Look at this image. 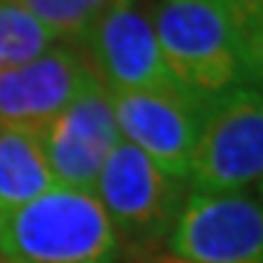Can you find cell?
<instances>
[{
    "mask_svg": "<svg viewBox=\"0 0 263 263\" xmlns=\"http://www.w3.org/2000/svg\"><path fill=\"white\" fill-rule=\"evenodd\" d=\"M184 187V181L167 176L143 152L120 141L100 170L94 196L117 237L141 246L170 237L173 222L187 199Z\"/></svg>",
    "mask_w": 263,
    "mask_h": 263,
    "instance_id": "4",
    "label": "cell"
},
{
    "mask_svg": "<svg viewBox=\"0 0 263 263\" xmlns=\"http://www.w3.org/2000/svg\"><path fill=\"white\" fill-rule=\"evenodd\" d=\"M155 263H187V260H179V257L170 254V257H161V260H155Z\"/></svg>",
    "mask_w": 263,
    "mask_h": 263,
    "instance_id": "15",
    "label": "cell"
},
{
    "mask_svg": "<svg viewBox=\"0 0 263 263\" xmlns=\"http://www.w3.org/2000/svg\"><path fill=\"white\" fill-rule=\"evenodd\" d=\"M56 35V41L79 47L88 29L111 9L117 0H15Z\"/></svg>",
    "mask_w": 263,
    "mask_h": 263,
    "instance_id": "12",
    "label": "cell"
},
{
    "mask_svg": "<svg viewBox=\"0 0 263 263\" xmlns=\"http://www.w3.org/2000/svg\"><path fill=\"white\" fill-rule=\"evenodd\" d=\"M216 6L226 12L240 38L263 21V0H216Z\"/></svg>",
    "mask_w": 263,
    "mask_h": 263,
    "instance_id": "13",
    "label": "cell"
},
{
    "mask_svg": "<svg viewBox=\"0 0 263 263\" xmlns=\"http://www.w3.org/2000/svg\"><path fill=\"white\" fill-rule=\"evenodd\" d=\"M59 44L41 21H35L21 3L0 0V70L18 67Z\"/></svg>",
    "mask_w": 263,
    "mask_h": 263,
    "instance_id": "11",
    "label": "cell"
},
{
    "mask_svg": "<svg viewBox=\"0 0 263 263\" xmlns=\"http://www.w3.org/2000/svg\"><path fill=\"white\" fill-rule=\"evenodd\" d=\"M108 97L120 141L143 152L167 176L179 181L187 179L190 152L196 143L205 105H199L173 85Z\"/></svg>",
    "mask_w": 263,
    "mask_h": 263,
    "instance_id": "8",
    "label": "cell"
},
{
    "mask_svg": "<svg viewBox=\"0 0 263 263\" xmlns=\"http://www.w3.org/2000/svg\"><path fill=\"white\" fill-rule=\"evenodd\" d=\"M79 50L108 94L173 85L161 59L146 0H117L88 29Z\"/></svg>",
    "mask_w": 263,
    "mask_h": 263,
    "instance_id": "6",
    "label": "cell"
},
{
    "mask_svg": "<svg viewBox=\"0 0 263 263\" xmlns=\"http://www.w3.org/2000/svg\"><path fill=\"white\" fill-rule=\"evenodd\" d=\"M120 237L88 190L53 184L27 205L0 211L6 263H114Z\"/></svg>",
    "mask_w": 263,
    "mask_h": 263,
    "instance_id": "1",
    "label": "cell"
},
{
    "mask_svg": "<svg viewBox=\"0 0 263 263\" xmlns=\"http://www.w3.org/2000/svg\"><path fill=\"white\" fill-rule=\"evenodd\" d=\"M263 181V91L240 85L205 105L190 152L193 193H246Z\"/></svg>",
    "mask_w": 263,
    "mask_h": 263,
    "instance_id": "3",
    "label": "cell"
},
{
    "mask_svg": "<svg viewBox=\"0 0 263 263\" xmlns=\"http://www.w3.org/2000/svg\"><path fill=\"white\" fill-rule=\"evenodd\" d=\"M38 141L56 184L94 193L105 158L120 143L111 97L97 76L38 132Z\"/></svg>",
    "mask_w": 263,
    "mask_h": 263,
    "instance_id": "7",
    "label": "cell"
},
{
    "mask_svg": "<svg viewBox=\"0 0 263 263\" xmlns=\"http://www.w3.org/2000/svg\"><path fill=\"white\" fill-rule=\"evenodd\" d=\"M152 29L170 82L208 105L249 85L240 35L216 0H152Z\"/></svg>",
    "mask_w": 263,
    "mask_h": 263,
    "instance_id": "2",
    "label": "cell"
},
{
    "mask_svg": "<svg viewBox=\"0 0 263 263\" xmlns=\"http://www.w3.org/2000/svg\"><path fill=\"white\" fill-rule=\"evenodd\" d=\"M240 53H243V67L249 85L263 91V21L252 32H246L240 38Z\"/></svg>",
    "mask_w": 263,
    "mask_h": 263,
    "instance_id": "14",
    "label": "cell"
},
{
    "mask_svg": "<svg viewBox=\"0 0 263 263\" xmlns=\"http://www.w3.org/2000/svg\"><path fill=\"white\" fill-rule=\"evenodd\" d=\"M187 263H263V202L252 193H193L167 237Z\"/></svg>",
    "mask_w": 263,
    "mask_h": 263,
    "instance_id": "5",
    "label": "cell"
},
{
    "mask_svg": "<svg viewBox=\"0 0 263 263\" xmlns=\"http://www.w3.org/2000/svg\"><path fill=\"white\" fill-rule=\"evenodd\" d=\"M91 76L82 50L73 44H53L24 65L0 70V126L41 132Z\"/></svg>",
    "mask_w": 263,
    "mask_h": 263,
    "instance_id": "9",
    "label": "cell"
},
{
    "mask_svg": "<svg viewBox=\"0 0 263 263\" xmlns=\"http://www.w3.org/2000/svg\"><path fill=\"white\" fill-rule=\"evenodd\" d=\"M53 184L38 132L0 126V211L27 205Z\"/></svg>",
    "mask_w": 263,
    "mask_h": 263,
    "instance_id": "10",
    "label": "cell"
}]
</instances>
